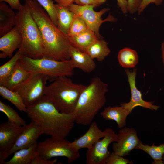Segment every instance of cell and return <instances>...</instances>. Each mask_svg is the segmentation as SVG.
Returning a JSON list of instances; mask_svg holds the SVG:
<instances>
[{"label": "cell", "instance_id": "25", "mask_svg": "<svg viewBox=\"0 0 164 164\" xmlns=\"http://www.w3.org/2000/svg\"><path fill=\"white\" fill-rule=\"evenodd\" d=\"M118 59L120 65L123 67L130 68L134 67L138 61V56L135 50L128 48H123L120 50Z\"/></svg>", "mask_w": 164, "mask_h": 164}, {"label": "cell", "instance_id": "12", "mask_svg": "<svg viewBox=\"0 0 164 164\" xmlns=\"http://www.w3.org/2000/svg\"><path fill=\"white\" fill-rule=\"evenodd\" d=\"M118 134V139L112 145L113 152L122 156L129 155V152L141 142L134 128L124 127L121 129Z\"/></svg>", "mask_w": 164, "mask_h": 164}, {"label": "cell", "instance_id": "16", "mask_svg": "<svg viewBox=\"0 0 164 164\" xmlns=\"http://www.w3.org/2000/svg\"><path fill=\"white\" fill-rule=\"evenodd\" d=\"M22 40L21 33L15 26L9 32L0 38V58L12 57L14 51L19 47Z\"/></svg>", "mask_w": 164, "mask_h": 164}, {"label": "cell", "instance_id": "22", "mask_svg": "<svg viewBox=\"0 0 164 164\" xmlns=\"http://www.w3.org/2000/svg\"><path fill=\"white\" fill-rule=\"evenodd\" d=\"M98 39L94 32L88 29L78 35L69 37L72 46L85 52L89 46Z\"/></svg>", "mask_w": 164, "mask_h": 164}, {"label": "cell", "instance_id": "5", "mask_svg": "<svg viewBox=\"0 0 164 164\" xmlns=\"http://www.w3.org/2000/svg\"><path fill=\"white\" fill-rule=\"evenodd\" d=\"M86 87L74 83L68 77H59L46 86L45 96L60 111L72 114L80 94Z\"/></svg>", "mask_w": 164, "mask_h": 164}, {"label": "cell", "instance_id": "24", "mask_svg": "<svg viewBox=\"0 0 164 164\" xmlns=\"http://www.w3.org/2000/svg\"><path fill=\"white\" fill-rule=\"evenodd\" d=\"M108 43L102 39H98L92 43L87 49L86 52L93 59H96L103 61L110 53Z\"/></svg>", "mask_w": 164, "mask_h": 164}, {"label": "cell", "instance_id": "21", "mask_svg": "<svg viewBox=\"0 0 164 164\" xmlns=\"http://www.w3.org/2000/svg\"><path fill=\"white\" fill-rule=\"evenodd\" d=\"M37 143L16 151L12 158L9 161H5L3 164H31L35 156L39 154L37 149Z\"/></svg>", "mask_w": 164, "mask_h": 164}, {"label": "cell", "instance_id": "18", "mask_svg": "<svg viewBox=\"0 0 164 164\" xmlns=\"http://www.w3.org/2000/svg\"><path fill=\"white\" fill-rule=\"evenodd\" d=\"M30 74L19 60L9 75L0 85L14 90L17 86L25 80Z\"/></svg>", "mask_w": 164, "mask_h": 164}, {"label": "cell", "instance_id": "8", "mask_svg": "<svg viewBox=\"0 0 164 164\" xmlns=\"http://www.w3.org/2000/svg\"><path fill=\"white\" fill-rule=\"evenodd\" d=\"M69 142L65 139L51 137L38 143L37 151L39 155L47 159L63 157L67 158L68 162L70 163L79 159L80 155L79 152L75 151L69 146Z\"/></svg>", "mask_w": 164, "mask_h": 164}, {"label": "cell", "instance_id": "35", "mask_svg": "<svg viewBox=\"0 0 164 164\" xmlns=\"http://www.w3.org/2000/svg\"><path fill=\"white\" fill-rule=\"evenodd\" d=\"M163 0H142L138 12L139 14L142 12L146 7L151 3H154L156 5H159L162 3Z\"/></svg>", "mask_w": 164, "mask_h": 164}, {"label": "cell", "instance_id": "30", "mask_svg": "<svg viewBox=\"0 0 164 164\" xmlns=\"http://www.w3.org/2000/svg\"><path fill=\"white\" fill-rule=\"evenodd\" d=\"M87 29V25L84 20L80 17L75 15L67 35L68 37L73 36Z\"/></svg>", "mask_w": 164, "mask_h": 164}, {"label": "cell", "instance_id": "3", "mask_svg": "<svg viewBox=\"0 0 164 164\" xmlns=\"http://www.w3.org/2000/svg\"><path fill=\"white\" fill-rule=\"evenodd\" d=\"M108 85L97 76L93 77L80 94L72 113L75 123L88 125L104 105Z\"/></svg>", "mask_w": 164, "mask_h": 164}, {"label": "cell", "instance_id": "6", "mask_svg": "<svg viewBox=\"0 0 164 164\" xmlns=\"http://www.w3.org/2000/svg\"><path fill=\"white\" fill-rule=\"evenodd\" d=\"M19 61L30 73L42 74L54 79L70 76L74 73V68L70 59L61 61L46 57L33 59L22 56Z\"/></svg>", "mask_w": 164, "mask_h": 164}, {"label": "cell", "instance_id": "41", "mask_svg": "<svg viewBox=\"0 0 164 164\" xmlns=\"http://www.w3.org/2000/svg\"><path fill=\"white\" fill-rule=\"evenodd\" d=\"M162 160L163 161V164H164V155H163V157H162Z\"/></svg>", "mask_w": 164, "mask_h": 164}, {"label": "cell", "instance_id": "32", "mask_svg": "<svg viewBox=\"0 0 164 164\" xmlns=\"http://www.w3.org/2000/svg\"><path fill=\"white\" fill-rule=\"evenodd\" d=\"M133 162L123 156L119 155L114 152H111L107 158L106 164H133Z\"/></svg>", "mask_w": 164, "mask_h": 164}, {"label": "cell", "instance_id": "15", "mask_svg": "<svg viewBox=\"0 0 164 164\" xmlns=\"http://www.w3.org/2000/svg\"><path fill=\"white\" fill-rule=\"evenodd\" d=\"M105 131L101 130L96 122H92L87 131L82 136L73 141L69 142V146L75 152L82 149H90L96 142L102 138Z\"/></svg>", "mask_w": 164, "mask_h": 164}, {"label": "cell", "instance_id": "1", "mask_svg": "<svg viewBox=\"0 0 164 164\" xmlns=\"http://www.w3.org/2000/svg\"><path fill=\"white\" fill-rule=\"evenodd\" d=\"M24 0L39 29L44 47V57L61 61L70 60L71 45L68 36L59 29L36 1Z\"/></svg>", "mask_w": 164, "mask_h": 164}, {"label": "cell", "instance_id": "17", "mask_svg": "<svg viewBox=\"0 0 164 164\" xmlns=\"http://www.w3.org/2000/svg\"><path fill=\"white\" fill-rule=\"evenodd\" d=\"M70 60L74 68H79L86 73L94 71L96 64L92 59L86 53L71 46L69 53Z\"/></svg>", "mask_w": 164, "mask_h": 164}, {"label": "cell", "instance_id": "14", "mask_svg": "<svg viewBox=\"0 0 164 164\" xmlns=\"http://www.w3.org/2000/svg\"><path fill=\"white\" fill-rule=\"evenodd\" d=\"M23 128L9 121L0 125V157L12 148Z\"/></svg>", "mask_w": 164, "mask_h": 164}, {"label": "cell", "instance_id": "39", "mask_svg": "<svg viewBox=\"0 0 164 164\" xmlns=\"http://www.w3.org/2000/svg\"><path fill=\"white\" fill-rule=\"evenodd\" d=\"M58 5L63 7H68L73 4L75 0H54Z\"/></svg>", "mask_w": 164, "mask_h": 164}, {"label": "cell", "instance_id": "37", "mask_svg": "<svg viewBox=\"0 0 164 164\" xmlns=\"http://www.w3.org/2000/svg\"><path fill=\"white\" fill-rule=\"evenodd\" d=\"M0 2H7L12 9L18 10L21 5L19 0H0Z\"/></svg>", "mask_w": 164, "mask_h": 164}, {"label": "cell", "instance_id": "9", "mask_svg": "<svg viewBox=\"0 0 164 164\" xmlns=\"http://www.w3.org/2000/svg\"><path fill=\"white\" fill-rule=\"evenodd\" d=\"M94 6L92 5H80L73 4L68 7L69 9L75 15L81 18L87 24L88 29L94 32L97 37L102 39L99 32L101 24L106 22H115L116 19L109 14L105 19L102 20L101 16L109 10V8H104L99 12L94 10Z\"/></svg>", "mask_w": 164, "mask_h": 164}, {"label": "cell", "instance_id": "38", "mask_svg": "<svg viewBox=\"0 0 164 164\" xmlns=\"http://www.w3.org/2000/svg\"><path fill=\"white\" fill-rule=\"evenodd\" d=\"M118 7L124 14L128 12L127 0H117Z\"/></svg>", "mask_w": 164, "mask_h": 164}, {"label": "cell", "instance_id": "26", "mask_svg": "<svg viewBox=\"0 0 164 164\" xmlns=\"http://www.w3.org/2000/svg\"><path fill=\"white\" fill-rule=\"evenodd\" d=\"M136 149L141 150L148 154L153 159V164H163L162 157L164 155V143L159 145H144L140 142L136 147Z\"/></svg>", "mask_w": 164, "mask_h": 164}, {"label": "cell", "instance_id": "36", "mask_svg": "<svg viewBox=\"0 0 164 164\" xmlns=\"http://www.w3.org/2000/svg\"><path fill=\"white\" fill-rule=\"evenodd\" d=\"M57 161L56 159L53 160L48 159L38 154L34 158L31 164H54Z\"/></svg>", "mask_w": 164, "mask_h": 164}, {"label": "cell", "instance_id": "19", "mask_svg": "<svg viewBox=\"0 0 164 164\" xmlns=\"http://www.w3.org/2000/svg\"><path fill=\"white\" fill-rule=\"evenodd\" d=\"M131 113L123 106H108L101 113L102 117L106 120H113L117 124L118 128H121L126 125L128 116Z\"/></svg>", "mask_w": 164, "mask_h": 164}, {"label": "cell", "instance_id": "27", "mask_svg": "<svg viewBox=\"0 0 164 164\" xmlns=\"http://www.w3.org/2000/svg\"><path fill=\"white\" fill-rule=\"evenodd\" d=\"M0 95L4 98L9 101L19 111L26 113L27 107L17 92L0 85Z\"/></svg>", "mask_w": 164, "mask_h": 164}, {"label": "cell", "instance_id": "13", "mask_svg": "<svg viewBox=\"0 0 164 164\" xmlns=\"http://www.w3.org/2000/svg\"><path fill=\"white\" fill-rule=\"evenodd\" d=\"M136 70V68H134L132 72H130L128 69L125 70L131 90V98L129 102L121 103L120 105L123 106L131 113L135 107L138 106L152 110H157L160 106L153 104L152 102L144 100L142 98L141 92L137 89L135 85Z\"/></svg>", "mask_w": 164, "mask_h": 164}, {"label": "cell", "instance_id": "23", "mask_svg": "<svg viewBox=\"0 0 164 164\" xmlns=\"http://www.w3.org/2000/svg\"><path fill=\"white\" fill-rule=\"evenodd\" d=\"M57 19V27L63 33L67 35L70 25L75 16L68 7L55 4Z\"/></svg>", "mask_w": 164, "mask_h": 164}, {"label": "cell", "instance_id": "31", "mask_svg": "<svg viewBox=\"0 0 164 164\" xmlns=\"http://www.w3.org/2000/svg\"><path fill=\"white\" fill-rule=\"evenodd\" d=\"M36 1L47 13L52 21L57 26V19L55 4L52 0H35Z\"/></svg>", "mask_w": 164, "mask_h": 164}, {"label": "cell", "instance_id": "2", "mask_svg": "<svg viewBox=\"0 0 164 164\" xmlns=\"http://www.w3.org/2000/svg\"><path fill=\"white\" fill-rule=\"evenodd\" d=\"M26 113L31 121L40 127L43 134L59 139L68 136L75 122L72 114L60 112L45 96L27 107Z\"/></svg>", "mask_w": 164, "mask_h": 164}, {"label": "cell", "instance_id": "29", "mask_svg": "<svg viewBox=\"0 0 164 164\" xmlns=\"http://www.w3.org/2000/svg\"><path fill=\"white\" fill-rule=\"evenodd\" d=\"M0 111L6 115L9 121L22 126L27 125L26 121L16 111L1 101H0Z\"/></svg>", "mask_w": 164, "mask_h": 164}, {"label": "cell", "instance_id": "33", "mask_svg": "<svg viewBox=\"0 0 164 164\" xmlns=\"http://www.w3.org/2000/svg\"><path fill=\"white\" fill-rule=\"evenodd\" d=\"M106 0H75L74 2L80 5H92L95 7L104 3Z\"/></svg>", "mask_w": 164, "mask_h": 164}, {"label": "cell", "instance_id": "28", "mask_svg": "<svg viewBox=\"0 0 164 164\" xmlns=\"http://www.w3.org/2000/svg\"><path fill=\"white\" fill-rule=\"evenodd\" d=\"M23 56L19 50L11 59L0 67V85L9 75L16 63Z\"/></svg>", "mask_w": 164, "mask_h": 164}, {"label": "cell", "instance_id": "4", "mask_svg": "<svg viewBox=\"0 0 164 164\" xmlns=\"http://www.w3.org/2000/svg\"><path fill=\"white\" fill-rule=\"evenodd\" d=\"M16 13L15 26L22 35L19 47L23 56L33 59L44 56V49L39 28L27 5H21Z\"/></svg>", "mask_w": 164, "mask_h": 164}, {"label": "cell", "instance_id": "20", "mask_svg": "<svg viewBox=\"0 0 164 164\" xmlns=\"http://www.w3.org/2000/svg\"><path fill=\"white\" fill-rule=\"evenodd\" d=\"M0 3V36L6 34L15 26L16 14L4 2Z\"/></svg>", "mask_w": 164, "mask_h": 164}, {"label": "cell", "instance_id": "40", "mask_svg": "<svg viewBox=\"0 0 164 164\" xmlns=\"http://www.w3.org/2000/svg\"><path fill=\"white\" fill-rule=\"evenodd\" d=\"M161 51L162 54V60L164 67V41L163 42L162 44Z\"/></svg>", "mask_w": 164, "mask_h": 164}, {"label": "cell", "instance_id": "11", "mask_svg": "<svg viewBox=\"0 0 164 164\" xmlns=\"http://www.w3.org/2000/svg\"><path fill=\"white\" fill-rule=\"evenodd\" d=\"M42 134L43 132L40 127L32 121L24 126L12 148L0 157V164H3L5 160L16 151L28 148L37 143L39 137Z\"/></svg>", "mask_w": 164, "mask_h": 164}, {"label": "cell", "instance_id": "7", "mask_svg": "<svg viewBox=\"0 0 164 164\" xmlns=\"http://www.w3.org/2000/svg\"><path fill=\"white\" fill-rule=\"evenodd\" d=\"M48 76L42 74L30 73L23 82L13 91L17 92L26 107L31 106L44 96Z\"/></svg>", "mask_w": 164, "mask_h": 164}, {"label": "cell", "instance_id": "34", "mask_svg": "<svg viewBox=\"0 0 164 164\" xmlns=\"http://www.w3.org/2000/svg\"><path fill=\"white\" fill-rule=\"evenodd\" d=\"M128 12L134 14L138 12L142 0H127Z\"/></svg>", "mask_w": 164, "mask_h": 164}, {"label": "cell", "instance_id": "10", "mask_svg": "<svg viewBox=\"0 0 164 164\" xmlns=\"http://www.w3.org/2000/svg\"><path fill=\"white\" fill-rule=\"evenodd\" d=\"M105 134L101 139L87 149L86 154L87 164H106V161L111 152L108 149L109 145L118 139V134L110 128L104 130Z\"/></svg>", "mask_w": 164, "mask_h": 164}]
</instances>
